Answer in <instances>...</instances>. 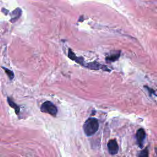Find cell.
I'll return each mask as SVG.
<instances>
[{"label": "cell", "instance_id": "5", "mask_svg": "<svg viewBox=\"0 0 157 157\" xmlns=\"http://www.w3.org/2000/svg\"><path fill=\"white\" fill-rule=\"evenodd\" d=\"M85 67H88L91 69H94V70H98V69H104L105 71H109L108 69V68L107 67H105V66H102L101 64H100L99 63H97V62H92V63H87L85 66Z\"/></svg>", "mask_w": 157, "mask_h": 157}, {"label": "cell", "instance_id": "2", "mask_svg": "<svg viewBox=\"0 0 157 157\" xmlns=\"http://www.w3.org/2000/svg\"><path fill=\"white\" fill-rule=\"evenodd\" d=\"M40 110L42 112L48 113L52 116H56L58 112L56 107L50 101H45L44 102L40 107Z\"/></svg>", "mask_w": 157, "mask_h": 157}, {"label": "cell", "instance_id": "6", "mask_svg": "<svg viewBox=\"0 0 157 157\" xmlns=\"http://www.w3.org/2000/svg\"><path fill=\"white\" fill-rule=\"evenodd\" d=\"M21 10L20 8H17V9H15L12 12L10 21L13 23L15 21H17L19 18V17L21 16Z\"/></svg>", "mask_w": 157, "mask_h": 157}, {"label": "cell", "instance_id": "1", "mask_svg": "<svg viewBox=\"0 0 157 157\" xmlns=\"http://www.w3.org/2000/svg\"><path fill=\"white\" fill-rule=\"evenodd\" d=\"M99 128V123L96 118H88L83 126L84 133L87 136H91L94 135Z\"/></svg>", "mask_w": 157, "mask_h": 157}, {"label": "cell", "instance_id": "7", "mask_svg": "<svg viewBox=\"0 0 157 157\" xmlns=\"http://www.w3.org/2000/svg\"><path fill=\"white\" fill-rule=\"evenodd\" d=\"M7 101H8V103L9 104V105L12 107L14 110H15V112L17 114H18L19 112H20V107H18V105H17L12 100H11L9 98H7Z\"/></svg>", "mask_w": 157, "mask_h": 157}, {"label": "cell", "instance_id": "8", "mask_svg": "<svg viewBox=\"0 0 157 157\" xmlns=\"http://www.w3.org/2000/svg\"><path fill=\"white\" fill-rule=\"evenodd\" d=\"M120 57V53H116V54H113L107 57H106L105 59L107 61H115L118 59Z\"/></svg>", "mask_w": 157, "mask_h": 157}, {"label": "cell", "instance_id": "4", "mask_svg": "<svg viewBox=\"0 0 157 157\" xmlns=\"http://www.w3.org/2000/svg\"><path fill=\"white\" fill-rule=\"evenodd\" d=\"M146 134L144 129L140 128L139 129L137 132H136V139H137V142L140 148H142L143 144H144V141L145 139Z\"/></svg>", "mask_w": 157, "mask_h": 157}, {"label": "cell", "instance_id": "3", "mask_svg": "<svg viewBox=\"0 0 157 157\" xmlns=\"http://www.w3.org/2000/svg\"><path fill=\"white\" fill-rule=\"evenodd\" d=\"M107 148L110 154L114 155L118 152V145L115 139H111L107 144Z\"/></svg>", "mask_w": 157, "mask_h": 157}, {"label": "cell", "instance_id": "9", "mask_svg": "<svg viewBox=\"0 0 157 157\" xmlns=\"http://www.w3.org/2000/svg\"><path fill=\"white\" fill-rule=\"evenodd\" d=\"M2 68L4 70L5 72L6 73L7 75L9 77V79L10 80H12L13 78V77H14V74H13V71L10 70V69H7V68H6V67H2Z\"/></svg>", "mask_w": 157, "mask_h": 157}, {"label": "cell", "instance_id": "10", "mask_svg": "<svg viewBox=\"0 0 157 157\" xmlns=\"http://www.w3.org/2000/svg\"><path fill=\"white\" fill-rule=\"evenodd\" d=\"M138 157H148V150L146 147L145 149L142 150L139 154Z\"/></svg>", "mask_w": 157, "mask_h": 157}]
</instances>
